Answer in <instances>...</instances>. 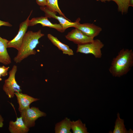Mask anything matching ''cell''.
I'll list each match as a JSON object with an SVG mask.
<instances>
[{
	"label": "cell",
	"instance_id": "6da1fadb",
	"mask_svg": "<svg viewBox=\"0 0 133 133\" xmlns=\"http://www.w3.org/2000/svg\"><path fill=\"white\" fill-rule=\"evenodd\" d=\"M133 66L132 50L123 49L113 59L109 71L113 77H120L127 74Z\"/></svg>",
	"mask_w": 133,
	"mask_h": 133
},
{
	"label": "cell",
	"instance_id": "7a4b0ae2",
	"mask_svg": "<svg viewBox=\"0 0 133 133\" xmlns=\"http://www.w3.org/2000/svg\"><path fill=\"white\" fill-rule=\"evenodd\" d=\"M44 35L41 30L36 32L29 31L26 33L20 48L14 58V61L19 63L30 55H35L36 51L34 49L39 43V39Z\"/></svg>",
	"mask_w": 133,
	"mask_h": 133
},
{
	"label": "cell",
	"instance_id": "3957f363",
	"mask_svg": "<svg viewBox=\"0 0 133 133\" xmlns=\"http://www.w3.org/2000/svg\"><path fill=\"white\" fill-rule=\"evenodd\" d=\"M17 70V66L14 65L9 71V76L5 80L3 87V90L9 98H13L15 93L22 91L20 86L17 84L15 79Z\"/></svg>",
	"mask_w": 133,
	"mask_h": 133
},
{
	"label": "cell",
	"instance_id": "277c9868",
	"mask_svg": "<svg viewBox=\"0 0 133 133\" xmlns=\"http://www.w3.org/2000/svg\"><path fill=\"white\" fill-rule=\"evenodd\" d=\"M20 112L24 122L29 128L35 126V121L38 118L46 116V113L34 106L29 107Z\"/></svg>",
	"mask_w": 133,
	"mask_h": 133
},
{
	"label": "cell",
	"instance_id": "5b68a950",
	"mask_svg": "<svg viewBox=\"0 0 133 133\" xmlns=\"http://www.w3.org/2000/svg\"><path fill=\"white\" fill-rule=\"evenodd\" d=\"M104 46V44L100 40L96 39L89 43L78 45L76 52L92 54L95 58H100L102 55L101 49Z\"/></svg>",
	"mask_w": 133,
	"mask_h": 133
},
{
	"label": "cell",
	"instance_id": "8992f818",
	"mask_svg": "<svg viewBox=\"0 0 133 133\" xmlns=\"http://www.w3.org/2000/svg\"><path fill=\"white\" fill-rule=\"evenodd\" d=\"M32 11L29 16L24 21L21 23L18 33L15 37L12 40L9 41L7 48H12L18 50L21 45L24 37L26 33L28 27L29 18L32 12Z\"/></svg>",
	"mask_w": 133,
	"mask_h": 133
},
{
	"label": "cell",
	"instance_id": "52a82bcc",
	"mask_svg": "<svg viewBox=\"0 0 133 133\" xmlns=\"http://www.w3.org/2000/svg\"><path fill=\"white\" fill-rule=\"evenodd\" d=\"M40 8L45 12L46 17L50 18H52L57 20L63 29L65 31L69 27H74L80 22V18H79L75 22H72L70 20L67 19L61 16H56V15L57 13L51 11L46 6H41Z\"/></svg>",
	"mask_w": 133,
	"mask_h": 133
},
{
	"label": "cell",
	"instance_id": "ba28073f",
	"mask_svg": "<svg viewBox=\"0 0 133 133\" xmlns=\"http://www.w3.org/2000/svg\"><path fill=\"white\" fill-rule=\"evenodd\" d=\"M68 40L78 45L84 44L93 41L94 38L88 36L77 29L75 28L69 32L65 36Z\"/></svg>",
	"mask_w": 133,
	"mask_h": 133
},
{
	"label": "cell",
	"instance_id": "9c48e42d",
	"mask_svg": "<svg viewBox=\"0 0 133 133\" xmlns=\"http://www.w3.org/2000/svg\"><path fill=\"white\" fill-rule=\"evenodd\" d=\"M74 27L82 32L85 35L94 38L101 31L102 28L93 23H78Z\"/></svg>",
	"mask_w": 133,
	"mask_h": 133
},
{
	"label": "cell",
	"instance_id": "30bf717a",
	"mask_svg": "<svg viewBox=\"0 0 133 133\" xmlns=\"http://www.w3.org/2000/svg\"><path fill=\"white\" fill-rule=\"evenodd\" d=\"M38 24H41L43 27H48L55 29L61 33L65 31L60 24L52 23L48 19V17L46 16L34 17L29 20L28 27L33 26Z\"/></svg>",
	"mask_w": 133,
	"mask_h": 133
},
{
	"label": "cell",
	"instance_id": "8fae6325",
	"mask_svg": "<svg viewBox=\"0 0 133 133\" xmlns=\"http://www.w3.org/2000/svg\"><path fill=\"white\" fill-rule=\"evenodd\" d=\"M15 95L17 98L19 112L30 107V105L32 102L39 100L21 92H16Z\"/></svg>",
	"mask_w": 133,
	"mask_h": 133
},
{
	"label": "cell",
	"instance_id": "7c38bea8",
	"mask_svg": "<svg viewBox=\"0 0 133 133\" xmlns=\"http://www.w3.org/2000/svg\"><path fill=\"white\" fill-rule=\"evenodd\" d=\"M8 129L11 133H27L29 130V128L26 126L21 116L17 117L15 121H10Z\"/></svg>",
	"mask_w": 133,
	"mask_h": 133
},
{
	"label": "cell",
	"instance_id": "4fadbf2b",
	"mask_svg": "<svg viewBox=\"0 0 133 133\" xmlns=\"http://www.w3.org/2000/svg\"><path fill=\"white\" fill-rule=\"evenodd\" d=\"M9 41L0 36V63L7 65L11 63L7 48Z\"/></svg>",
	"mask_w": 133,
	"mask_h": 133
},
{
	"label": "cell",
	"instance_id": "5bb4252c",
	"mask_svg": "<svg viewBox=\"0 0 133 133\" xmlns=\"http://www.w3.org/2000/svg\"><path fill=\"white\" fill-rule=\"evenodd\" d=\"M47 37L52 44L61 50L63 54L69 55H73V50L68 45L61 42L56 37L50 34H48Z\"/></svg>",
	"mask_w": 133,
	"mask_h": 133
},
{
	"label": "cell",
	"instance_id": "9a60e30c",
	"mask_svg": "<svg viewBox=\"0 0 133 133\" xmlns=\"http://www.w3.org/2000/svg\"><path fill=\"white\" fill-rule=\"evenodd\" d=\"M71 121L67 117H66L55 125V133H71L70 130Z\"/></svg>",
	"mask_w": 133,
	"mask_h": 133
},
{
	"label": "cell",
	"instance_id": "2e32d148",
	"mask_svg": "<svg viewBox=\"0 0 133 133\" xmlns=\"http://www.w3.org/2000/svg\"><path fill=\"white\" fill-rule=\"evenodd\" d=\"M117 117L115 122L114 129L113 131V133H132V130L128 131L125 127L124 124V119H121L120 117V114L118 113Z\"/></svg>",
	"mask_w": 133,
	"mask_h": 133
},
{
	"label": "cell",
	"instance_id": "e0dca14e",
	"mask_svg": "<svg viewBox=\"0 0 133 133\" xmlns=\"http://www.w3.org/2000/svg\"><path fill=\"white\" fill-rule=\"evenodd\" d=\"M71 128L73 133H88L85 124L80 119L76 121H71Z\"/></svg>",
	"mask_w": 133,
	"mask_h": 133
},
{
	"label": "cell",
	"instance_id": "ac0fdd59",
	"mask_svg": "<svg viewBox=\"0 0 133 133\" xmlns=\"http://www.w3.org/2000/svg\"><path fill=\"white\" fill-rule=\"evenodd\" d=\"M46 6L51 11L58 13L60 16L69 20L65 16L59 8L58 4V0H46Z\"/></svg>",
	"mask_w": 133,
	"mask_h": 133
},
{
	"label": "cell",
	"instance_id": "d6986e66",
	"mask_svg": "<svg viewBox=\"0 0 133 133\" xmlns=\"http://www.w3.org/2000/svg\"><path fill=\"white\" fill-rule=\"evenodd\" d=\"M130 0H115L114 2L117 5L118 11L123 14L127 12L130 7Z\"/></svg>",
	"mask_w": 133,
	"mask_h": 133
},
{
	"label": "cell",
	"instance_id": "ffe728a7",
	"mask_svg": "<svg viewBox=\"0 0 133 133\" xmlns=\"http://www.w3.org/2000/svg\"><path fill=\"white\" fill-rule=\"evenodd\" d=\"M9 67H6L4 66H0V81L2 80L1 78L7 75Z\"/></svg>",
	"mask_w": 133,
	"mask_h": 133
},
{
	"label": "cell",
	"instance_id": "44dd1931",
	"mask_svg": "<svg viewBox=\"0 0 133 133\" xmlns=\"http://www.w3.org/2000/svg\"><path fill=\"white\" fill-rule=\"evenodd\" d=\"M37 4L41 6H46V0H36Z\"/></svg>",
	"mask_w": 133,
	"mask_h": 133
},
{
	"label": "cell",
	"instance_id": "7402d4cb",
	"mask_svg": "<svg viewBox=\"0 0 133 133\" xmlns=\"http://www.w3.org/2000/svg\"><path fill=\"white\" fill-rule=\"evenodd\" d=\"M2 26H5L9 27H11L12 25L9 22H5L0 20V27Z\"/></svg>",
	"mask_w": 133,
	"mask_h": 133
},
{
	"label": "cell",
	"instance_id": "603a6c76",
	"mask_svg": "<svg viewBox=\"0 0 133 133\" xmlns=\"http://www.w3.org/2000/svg\"><path fill=\"white\" fill-rule=\"evenodd\" d=\"M3 119L0 114V128L2 127L3 126Z\"/></svg>",
	"mask_w": 133,
	"mask_h": 133
},
{
	"label": "cell",
	"instance_id": "cb8c5ba5",
	"mask_svg": "<svg viewBox=\"0 0 133 133\" xmlns=\"http://www.w3.org/2000/svg\"><path fill=\"white\" fill-rule=\"evenodd\" d=\"M96 0L98 1H101L102 2H105L106 1H114L115 0Z\"/></svg>",
	"mask_w": 133,
	"mask_h": 133
},
{
	"label": "cell",
	"instance_id": "d4e9b609",
	"mask_svg": "<svg viewBox=\"0 0 133 133\" xmlns=\"http://www.w3.org/2000/svg\"><path fill=\"white\" fill-rule=\"evenodd\" d=\"M129 6H133V0H130Z\"/></svg>",
	"mask_w": 133,
	"mask_h": 133
}]
</instances>
